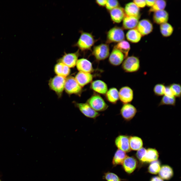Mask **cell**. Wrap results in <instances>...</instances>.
I'll list each match as a JSON object with an SVG mask.
<instances>
[{
  "label": "cell",
  "instance_id": "cell-1",
  "mask_svg": "<svg viewBox=\"0 0 181 181\" xmlns=\"http://www.w3.org/2000/svg\"><path fill=\"white\" fill-rule=\"evenodd\" d=\"M95 41L94 37L91 33L82 31L75 45L81 51H86L91 49Z\"/></svg>",
  "mask_w": 181,
  "mask_h": 181
},
{
  "label": "cell",
  "instance_id": "cell-2",
  "mask_svg": "<svg viewBox=\"0 0 181 181\" xmlns=\"http://www.w3.org/2000/svg\"><path fill=\"white\" fill-rule=\"evenodd\" d=\"M140 67V61L139 58L133 55L125 58L122 65V69L127 73L137 72L139 70Z\"/></svg>",
  "mask_w": 181,
  "mask_h": 181
},
{
  "label": "cell",
  "instance_id": "cell-3",
  "mask_svg": "<svg viewBox=\"0 0 181 181\" xmlns=\"http://www.w3.org/2000/svg\"><path fill=\"white\" fill-rule=\"evenodd\" d=\"M86 103L97 112L104 111L108 107L102 98L97 93H94L87 100Z\"/></svg>",
  "mask_w": 181,
  "mask_h": 181
},
{
  "label": "cell",
  "instance_id": "cell-4",
  "mask_svg": "<svg viewBox=\"0 0 181 181\" xmlns=\"http://www.w3.org/2000/svg\"><path fill=\"white\" fill-rule=\"evenodd\" d=\"M125 34L123 28L115 26L110 29L107 32L106 43H118L124 40Z\"/></svg>",
  "mask_w": 181,
  "mask_h": 181
},
{
  "label": "cell",
  "instance_id": "cell-5",
  "mask_svg": "<svg viewBox=\"0 0 181 181\" xmlns=\"http://www.w3.org/2000/svg\"><path fill=\"white\" fill-rule=\"evenodd\" d=\"M65 80V77L57 75L49 81L50 88L56 93L59 98L61 96L64 89Z\"/></svg>",
  "mask_w": 181,
  "mask_h": 181
},
{
  "label": "cell",
  "instance_id": "cell-6",
  "mask_svg": "<svg viewBox=\"0 0 181 181\" xmlns=\"http://www.w3.org/2000/svg\"><path fill=\"white\" fill-rule=\"evenodd\" d=\"M64 89L69 95L75 94L80 96L82 92V87L77 82L75 78L72 76L66 78Z\"/></svg>",
  "mask_w": 181,
  "mask_h": 181
},
{
  "label": "cell",
  "instance_id": "cell-7",
  "mask_svg": "<svg viewBox=\"0 0 181 181\" xmlns=\"http://www.w3.org/2000/svg\"><path fill=\"white\" fill-rule=\"evenodd\" d=\"M92 55L98 61L104 60L110 55V48L108 44L102 43L95 46L93 48Z\"/></svg>",
  "mask_w": 181,
  "mask_h": 181
},
{
  "label": "cell",
  "instance_id": "cell-8",
  "mask_svg": "<svg viewBox=\"0 0 181 181\" xmlns=\"http://www.w3.org/2000/svg\"><path fill=\"white\" fill-rule=\"evenodd\" d=\"M75 106L85 116L88 118L95 119L100 115V114L93 109L86 103H79L74 102Z\"/></svg>",
  "mask_w": 181,
  "mask_h": 181
},
{
  "label": "cell",
  "instance_id": "cell-9",
  "mask_svg": "<svg viewBox=\"0 0 181 181\" xmlns=\"http://www.w3.org/2000/svg\"><path fill=\"white\" fill-rule=\"evenodd\" d=\"M136 28L142 36L150 34L153 29V25L151 21L146 19L139 21Z\"/></svg>",
  "mask_w": 181,
  "mask_h": 181
},
{
  "label": "cell",
  "instance_id": "cell-10",
  "mask_svg": "<svg viewBox=\"0 0 181 181\" xmlns=\"http://www.w3.org/2000/svg\"><path fill=\"white\" fill-rule=\"evenodd\" d=\"M79 51L74 53H66L59 60V62L66 65L69 68H73L76 65L79 55Z\"/></svg>",
  "mask_w": 181,
  "mask_h": 181
},
{
  "label": "cell",
  "instance_id": "cell-11",
  "mask_svg": "<svg viewBox=\"0 0 181 181\" xmlns=\"http://www.w3.org/2000/svg\"><path fill=\"white\" fill-rule=\"evenodd\" d=\"M119 99L124 104L129 103L133 98V90L130 87L125 86L121 87L119 92Z\"/></svg>",
  "mask_w": 181,
  "mask_h": 181
},
{
  "label": "cell",
  "instance_id": "cell-12",
  "mask_svg": "<svg viewBox=\"0 0 181 181\" xmlns=\"http://www.w3.org/2000/svg\"><path fill=\"white\" fill-rule=\"evenodd\" d=\"M137 112L136 108L129 103L124 104L120 111L121 116L126 121L131 120L135 116Z\"/></svg>",
  "mask_w": 181,
  "mask_h": 181
},
{
  "label": "cell",
  "instance_id": "cell-13",
  "mask_svg": "<svg viewBox=\"0 0 181 181\" xmlns=\"http://www.w3.org/2000/svg\"><path fill=\"white\" fill-rule=\"evenodd\" d=\"M115 144L119 149L125 152L130 151L129 137L127 136L120 135L117 136L115 141Z\"/></svg>",
  "mask_w": 181,
  "mask_h": 181
},
{
  "label": "cell",
  "instance_id": "cell-14",
  "mask_svg": "<svg viewBox=\"0 0 181 181\" xmlns=\"http://www.w3.org/2000/svg\"><path fill=\"white\" fill-rule=\"evenodd\" d=\"M109 57V63L116 66L122 64L125 59L123 54L119 50L114 48Z\"/></svg>",
  "mask_w": 181,
  "mask_h": 181
},
{
  "label": "cell",
  "instance_id": "cell-15",
  "mask_svg": "<svg viewBox=\"0 0 181 181\" xmlns=\"http://www.w3.org/2000/svg\"><path fill=\"white\" fill-rule=\"evenodd\" d=\"M75 78L79 85L82 87L92 81L93 76L91 73L79 71Z\"/></svg>",
  "mask_w": 181,
  "mask_h": 181
},
{
  "label": "cell",
  "instance_id": "cell-16",
  "mask_svg": "<svg viewBox=\"0 0 181 181\" xmlns=\"http://www.w3.org/2000/svg\"><path fill=\"white\" fill-rule=\"evenodd\" d=\"M76 65L79 71L91 73L94 71L92 63L86 59L82 58L78 60Z\"/></svg>",
  "mask_w": 181,
  "mask_h": 181
},
{
  "label": "cell",
  "instance_id": "cell-17",
  "mask_svg": "<svg viewBox=\"0 0 181 181\" xmlns=\"http://www.w3.org/2000/svg\"><path fill=\"white\" fill-rule=\"evenodd\" d=\"M90 88L98 94H105L107 90V85L104 81L97 80L92 81L91 83Z\"/></svg>",
  "mask_w": 181,
  "mask_h": 181
},
{
  "label": "cell",
  "instance_id": "cell-18",
  "mask_svg": "<svg viewBox=\"0 0 181 181\" xmlns=\"http://www.w3.org/2000/svg\"><path fill=\"white\" fill-rule=\"evenodd\" d=\"M111 19L116 23H119L123 20L125 14L124 9L120 6L109 11Z\"/></svg>",
  "mask_w": 181,
  "mask_h": 181
},
{
  "label": "cell",
  "instance_id": "cell-19",
  "mask_svg": "<svg viewBox=\"0 0 181 181\" xmlns=\"http://www.w3.org/2000/svg\"><path fill=\"white\" fill-rule=\"evenodd\" d=\"M124 10L126 15L140 18L141 14L140 8L133 2L126 4Z\"/></svg>",
  "mask_w": 181,
  "mask_h": 181
},
{
  "label": "cell",
  "instance_id": "cell-20",
  "mask_svg": "<svg viewBox=\"0 0 181 181\" xmlns=\"http://www.w3.org/2000/svg\"><path fill=\"white\" fill-rule=\"evenodd\" d=\"M169 18L168 13L166 10H163L154 12L153 19L154 23L160 25L167 22Z\"/></svg>",
  "mask_w": 181,
  "mask_h": 181
},
{
  "label": "cell",
  "instance_id": "cell-21",
  "mask_svg": "<svg viewBox=\"0 0 181 181\" xmlns=\"http://www.w3.org/2000/svg\"><path fill=\"white\" fill-rule=\"evenodd\" d=\"M140 18L125 15L123 20L122 27L125 29H131L136 28Z\"/></svg>",
  "mask_w": 181,
  "mask_h": 181
},
{
  "label": "cell",
  "instance_id": "cell-22",
  "mask_svg": "<svg viewBox=\"0 0 181 181\" xmlns=\"http://www.w3.org/2000/svg\"><path fill=\"white\" fill-rule=\"evenodd\" d=\"M137 164L136 160L134 158L127 156L124 160L122 165L125 171L130 174L135 170Z\"/></svg>",
  "mask_w": 181,
  "mask_h": 181
},
{
  "label": "cell",
  "instance_id": "cell-23",
  "mask_svg": "<svg viewBox=\"0 0 181 181\" xmlns=\"http://www.w3.org/2000/svg\"><path fill=\"white\" fill-rule=\"evenodd\" d=\"M54 71L57 75L65 77L69 75L70 70V68L66 65L59 62L55 66Z\"/></svg>",
  "mask_w": 181,
  "mask_h": 181
},
{
  "label": "cell",
  "instance_id": "cell-24",
  "mask_svg": "<svg viewBox=\"0 0 181 181\" xmlns=\"http://www.w3.org/2000/svg\"><path fill=\"white\" fill-rule=\"evenodd\" d=\"M142 36L140 33L135 28L129 30L127 32L126 35L127 40L134 43L139 42Z\"/></svg>",
  "mask_w": 181,
  "mask_h": 181
},
{
  "label": "cell",
  "instance_id": "cell-25",
  "mask_svg": "<svg viewBox=\"0 0 181 181\" xmlns=\"http://www.w3.org/2000/svg\"><path fill=\"white\" fill-rule=\"evenodd\" d=\"M105 95L107 100L113 104H116L119 99V92L117 89L114 87L109 88Z\"/></svg>",
  "mask_w": 181,
  "mask_h": 181
},
{
  "label": "cell",
  "instance_id": "cell-26",
  "mask_svg": "<svg viewBox=\"0 0 181 181\" xmlns=\"http://www.w3.org/2000/svg\"><path fill=\"white\" fill-rule=\"evenodd\" d=\"M158 153L156 150L149 148L146 150V154L141 161L150 162L156 160L158 157Z\"/></svg>",
  "mask_w": 181,
  "mask_h": 181
},
{
  "label": "cell",
  "instance_id": "cell-27",
  "mask_svg": "<svg viewBox=\"0 0 181 181\" xmlns=\"http://www.w3.org/2000/svg\"><path fill=\"white\" fill-rule=\"evenodd\" d=\"M127 156L125 152L118 149L115 152L112 161L114 166L122 165L125 159Z\"/></svg>",
  "mask_w": 181,
  "mask_h": 181
},
{
  "label": "cell",
  "instance_id": "cell-28",
  "mask_svg": "<svg viewBox=\"0 0 181 181\" xmlns=\"http://www.w3.org/2000/svg\"><path fill=\"white\" fill-rule=\"evenodd\" d=\"M159 175L162 179L168 180L173 176V172L172 168L167 165L163 166L159 172Z\"/></svg>",
  "mask_w": 181,
  "mask_h": 181
},
{
  "label": "cell",
  "instance_id": "cell-29",
  "mask_svg": "<svg viewBox=\"0 0 181 181\" xmlns=\"http://www.w3.org/2000/svg\"><path fill=\"white\" fill-rule=\"evenodd\" d=\"M130 148L133 150H138L142 147L143 143L140 138L137 136H131L129 137Z\"/></svg>",
  "mask_w": 181,
  "mask_h": 181
},
{
  "label": "cell",
  "instance_id": "cell-30",
  "mask_svg": "<svg viewBox=\"0 0 181 181\" xmlns=\"http://www.w3.org/2000/svg\"><path fill=\"white\" fill-rule=\"evenodd\" d=\"M114 48L119 50L124 55L125 58L128 56L130 46L129 43L127 41L123 40L118 43Z\"/></svg>",
  "mask_w": 181,
  "mask_h": 181
},
{
  "label": "cell",
  "instance_id": "cell-31",
  "mask_svg": "<svg viewBox=\"0 0 181 181\" xmlns=\"http://www.w3.org/2000/svg\"><path fill=\"white\" fill-rule=\"evenodd\" d=\"M160 30L163 36L167 37L172 34L174 31V28L171 25L166 22L160 25Z\"/></svg>",
  "mask_w": 181,
  "mask_h": 181
},
{
  "label": "cell",
  "instance_id": "cell-32",
  "mask_svg": "<svg viewBox=\"0 0 181 181\" xmlns=\"http://www.w3.org/2000/svg\"><path fill=\"white\" fill-rule=\"evenodd\" d=\"M166 2L164 0H155L153 5L149 9L148 13L149 14L152 12L164 10L166 5Z\"/></svg>",
  "mask_w": 181,
  "mask_h": 181
},
{
  "label": "cell",
  "instance_id": "cell-33",
  "mask_svg": "<svg viewBox=\"0 0 181 181\" xmlns=\"http://www.w3.org/2000/svg\"><path fill=\"white\" fill-rule=\"evenodd\" d=\"M175 97H169L164 95L159 104V106L162 105H170L174 106L176 103Z\"/></svg>",
  "mask_w": 181,
  "mask_h": 181
},
{
  "label": "cell",
  "instance_id": "cell-34",
  "mask_svg": "<svg viewBox=\"0 0 181 181\" xmlns=\"http://www.w3.org/2000/svg\"><path fill=\"white\" fill-rule=\"evenodd\" d=\"M160 168V163L156 160L151 162L149 167L148 171L151 174H156L159 173Z\"/></svg>",
  "mask_w": 181,
  "mask_h": 181
},
{
  "label": "cell",
  "instance_id": "cell-35",
  "mask_svg": "<svg viewBox=\"0 0 181 181\" xmlns=\"http://www.w3.org/2000/svg\"><path fill=\"white\" fill-rule=\"evenodd\" d=\"M169 85L174 97L180 98L181 93L180 84L179 83H173Z\"/></svg>",
  "mask_w": 181,
  "mask_h": 181
},
{
  "label": "cell",
  "instance_id": "cell-36",
  "mask_svg": "<svg viewBox=\"0 0 181 181\" xmlns=\"http://www.w3.org/2000/svg\"><path fill=\"white\" fill-rule=\"evenodd\" d=\"M165 86L163 83H158L156 84L153 88V92L155 95L157 96H163Z\"/></svg>",
  "mask_w": 181,
  "mask_h": 181
},
{
  "label": "cell",
  "instance_id": "cell-37",
  "mask_svg": "<svg viewBox=\"0 0 181 181\" xmlns=\"http://www.w3.org/2000/svg\"><path fill=\"white\" fill-rule=\"evenodd\" d=\"M103 178L107 181H121V179L117 175L109 172L104 173Z\"/></svg>",
  "mask_w": 181,
  "mask_h": 181
},
{
  "label": "cell",
  "instance_id": "cell-38",
  "mask_svg": "<svg viewBox=\"0 0 181 181\" xmlns=\"http://www.w3.org/2000/svg\"><path fill=\"white\" fill-rule=\"evenodd\" d=\"M119 3L117 0H107L105 7L106 9L110 11L119 6Z\"/></svg>",
  "mask_w": 181,
  "mask_h": 181
},
{
  "label": "cell",
  "instance_id": "cell-39",
  "mask_svg": "<svg viewBox=\"0 0 181 181\" xmlns=\"http://www.w3.org/2000/svg\"><path fill=\"white\" fill-rule=\"evenodd\" d=\"M146 152V149L142 147L138 150L136 153V156L137 158L141 161L143 158L145 156Z\"/></svg>",
  "mask_w": 181,
  "mask_h": 181
},
{
  "label": "cell",
  "instance_id": "cell-40",
  "mask_svg": "<svg viewBox=\"0 0 181 181\" xmlns=\"http://www.w3.org/2000/svg\"><path fill=\"white\" fill-rule=\"evenodd\" d=\"M133 2L139 8H143L146 5V0H134Z\"/></svg>",
  "mask_w": 181,
  "mask_h": 181
},
{
  "label": "cell",
  "instance_id": "cell-41",
  "mask_svg": "<svg viewBox=\"0 0 181 181\" xmlns=\"http://www.w3.org/2000/svg\"><path fill=\"white\" fill-rule=\"evenodd\" d=\"M164 95L170 97H174L169 85L165 86Z\"/></svg>",
  "mask_w": 181,
  "mask_h": 181
},
{
  "label": "cell",
  "instance_id": "cell-42",
  "mask_svg": "<svg viewBox=\"0 0 181 181\" xmlns=\"http://www.w3.org/2000/svg\"><path fill=\"white\" fill-rule=\"evenodd\" d=\"M107 1V0H97L95 1V2L99 6L101 7H104L105 6Z\"/></svg>",
  "mask_w": 181,
  "mask_h": 181
},
{
  "label": "cell",
  "instance_id": "cell-43",
  "mask_svg": "<svg viewBox=\"0 0 181 181\" xmlns=\"http://www.w3.org/2000/svg\"><path fill=\"white\" fill-rule=\"evenodd\" d=\"M155 0H146V4L148 7H152L154 5Z\"/></svg>",
  "mask_w": 181,
  "mask_h": 181
},
{
  "label": "cell",
  "instance_id": "cell-44",
  "mask_svg": "<svg viewBox=\"0 0 181 181\" xmlns=\"http://www.w3.org/2000/svg\"><path fill=\"white\" fill-rule=\"evenodd\" d=\"M150 181H163V180L160 177L155 176L152 178Z\"/></svg>",
  "mask_w": 181,
  "mask_h": 181
},
{
  "label": "cell",
  "instance_id": "cell-45",
  "mask_svg": "<svg viewBox=\"0 0 181 181\" xmlns=\"http://www.w3.org/2000/svg\"><path fill=\"white\" fill-rule=\"evenodd\" d=\"M0 181H1V180H0Z\"/></svg>",
  "mask_w": 181,
  "mask_h": 181
}]
</instances>
